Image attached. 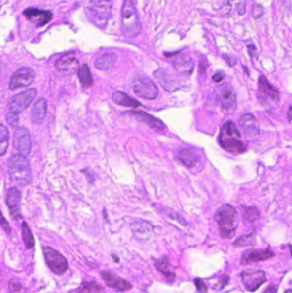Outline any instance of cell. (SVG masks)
Listing matches in <instances>:
<instances>
[{"label": "cell", "instance_id": "obj_31", "mask_svg": "<svg viewBox=\"0 0 292 293\" xmlns=\"http://www.w3.org/2000/svg\"><path fill=\"white\" fill-rule=\"evenodd\" d=\"M256 244V233L252 232L250 234L244 235L237 239L234 245L238 247L243 246H250Z\"/></svg>", "mask_w": 292, "mask_h": 293}, {"label": "cell", "instance_id": "obj_29", "mask_svg": "<svg viewBox=\"0 0 292 293\" xmlns=\"http://www.w3.org/2000/svg\"><path fill=\"white\" fill-rule=\"evenodd\" d=\"M22 238H23V241H24L27 248L30 249V248H34L35 245V237L26 222H23L22 225Z\"/></svg>", "mask_w": 292, "mask_h": 293}, {"label": "cell", "instance_id": "obj_23", "mask_svg": "<svg viewBox=\"0 0 292 293\" xmlns=\"http://www.w3.org/2000/svg\"><path fill=\"white\" fill-rule=\"evenodd\" d=\"M173 65L176 70L182 74H190L194 68L192 60L187 55L179 56L173 60Z\"/></svg>", "mask_w": 292, "mask_h": 293}, {"label": "cell", "instance_id": "obj_40", "mask_svg": "<svg viewBox=\"0 0 292 293\" xmlns=\"http://www.w3.org/2000/svg\"><path fill=\"white\" fill-rule=\"evenodd\" d=\"M237 12L239 16H243L246 12V6H245V2H242L240 4H237Z\"/></svg>", "mask_w": 292, "mask_h": 293}, {"label": "cell", "instance_id": "obj_22", "mask_svg": "<svg viewBox=\"0 0 292 293\" xmlns=\"http://www.w3.org/2000/svg\"><path fill=\"white\" fill-rule=\"evenodd\" d=\"M47 111V102L44 98L39 99L35 104V107L32 111V120L35 124L42 123L45 118Z\"/></svg>", "mask_w": 292, "mask_h": 293}, {"label": "cell", "instance_id": "obj_4", "mask_svg": "<svg viewBox=\"0 0 292 293\" xmlns=\"http://www.w3.org/2000/svg\"><path fill=\"white\" fill-rule=\"evenodd\" d=\"M220 143L223 149L231 153L245 151V145L241 141V135L232 122H226L221 129Z\"/></svg>", "mask_w": 292, "mask_h": 293}, {"label": "cell", "instance_id": "obj_3", "mask_svg": "<svg viewBox=\"0 0 292 293\" xmlns=\"http://www.w3.org/2000/svg\"><path fill=\"white\" fill-rule=\"evenodd\" d=\"M215 220L224 238H233L237 227V211L230 205H224L215 214Z\"/></svg>", "mask_w": 292, "mask_h": 293}, {"label": "cell", "instance_id": "obj_44", "mask_svg": "<svg viewBox=\"0 0 292 293\" xmlns=\"http://www.w3.org/2000/svg\"><path fill=\"white\" fill-rule=\"evenodd\" d=\"M277 287L274 285H271V286H268L267 289L265 290L264 293H277Z\"/></svg>", "mask_w": 292, "mask_h": 293}, {"label": "cell", "instance_id": "obj_1", "mask_svg": "<svg viewBox=\"0 0 292 293\" xmlns=\"http://www.w3.org/2000/svg\"><path fill=\"white\" fill-rule=\"evenodd\" d=\"M8 172L11 181L19 186H26L31 183L32 170L27 156L16 155L8 161Z\"/></svg>", "mask_w": 292, "mask_h": 293}, {"label": "cell", "instance_id": "obj_14", "mask_svg": "<svg viewBox=\"0 0 292 293\" xmlns=\"http://www.w3.org/2000/svg\"><path fill=\"white\" fill-rule=\"evenodd\" d=\"M239 125L247 139H254L260 133V124L250 113H245L239 119Z\"/></svg>", "mask_w": 292, "mask_h": 293}, {"label": "cell", "instance_id": "obj_26", "mask_svg": "<svg viewBox=\"0 0 292 293\" xmlns=\"http://www.w3.org/2000/svg\"><path fill=\"white\" fill-rule=\"evenodd\" d=\"M112 100L117 105H121L124 107H139L141 106V102H139L137 100L119 91L114 92L112 94Z\"/></svg>", "mask_w": 292, "mask_h": 293}, {"label": "cell", "instance_id": "obj_25", "mask_svg": "<svg viewBox=\"0 0 292 293\" xmlns=\"http://www.w3.org/2000/svg\"><path fill=\"white\" fill-rule=\"evenodd\" d=\"M178 158L187 167H193L199 159L196 153L190 149H180L178 154Z\"/></svg>", "mask_w": 292, "mask_h": 293}, {"label": "cell", "instance_id": "obj_13", "mask_svg": "<svg viewBox=\"0 0 292 293\" xmlns=\"http://www.w3.org/2000/svg\"><path fill=\"white\" fill-rule=\"evenodd\" d=\"M259 96L263 104L274 103L279 100L278 90L268 83L265 76H261L259 80Z\"/></svg>", "mask_w": 292, "mask_h": 293}, {"label": "cell", "instance_id": "obj_24", "mask_svg": "<svg viewBox=\"0 0 292 293\" xmlns=\"http://www.w3.org/2000/svg\"><path fill=\"white\" fill-rule=\"evenodd\" d=\"M155 267L170 281H172L175 279V272H174L172 264H171V262H170L167 257H163V258L156 260L155 261Z\"/></svg>", "mask_w": 292, "mask_h": 293}, {"label": "cell", "instance_id": "obj_42", "mask_svg": "<svg viewBox=\"0 0 292 293\" xmlns=\"http://www.w3.org/2000/svg\"><path fill=\"white\" fill-rule=\"evenodd\" d=\"M224 78V75L222 73H216L214 76H213V80L215 83H220Z\"/></svg>", "mask_w": 292, "mask_h": 293}, {"label": "cell", "instance_id": "obj_36", "mask_svg": "<svg viewBox=\"0 0 292 293\" xmlns=\"http://www.w3.org/2000/svg\"><path fill=\"white\" fill-rule=\"evenodd\" d=\"M233 10V6L232 4H230V2H226L220 7V12L221 14L223 15L224 17H229L231 15Z\"/></svg>", "mask_w": 292, "mask_h": 293}, {"label": "cell", "instance_id": "obj_39", "mask_svg": "<svg viewBox=\"0 0 292 293\" xmlns=\"http://www.w3.org/2000/svg\"><path fill=\"white\" fill-rule=\"evenodd\" d=\"M1 226L4 228V230L8 233H10L11 232V227H10V225H9V223H8V221L5 220V218L4 217V215H2V220H1Z\"/></svg>", "mask_w": 292, "mask_h": 293}, {"label": "cell", "instance_id": "obj_35", "mask_svg": "<svg viewBox=\"0 0 292 293\" xmlns=\"http://www.w3.org/2000/svg\"><path fill=\"white\" fill-rule=\"evenodd\" d=\"M252 15L254 19L262 18V16L264 15V8L261 4H254L252 10Z\"/></svg>", "mask_w": 292, "mask_h": 293}, {"label": "cell", "instance_id": "obj_18", "mask_svg": "<svg viewBox=\"0 0 292 293\" xmlns=\"http://www.w3.org/2000/svg\"><path fill=\"white\" fill-rule=\"evenodd\" d=\"M101 277L103 278L107 286L112 289L116 290L117 292L127 291V290L131 289V286H132L131 283L128 282L127 280L121 279L112 272L104 271L101 272Z\"/></svg>", "mask_w": 292, "mask_h": 293}, {"label": "cell", "instance_id": "obj_9", "mask_svg": "<svg viewBox=\"0 0 292 293\" xmlns=\"http://www.w3.org/2000/svg\"><path fill=\"white\" fill-rule=\"evenodd\" d=\"M35 71L28 67H22L11 76L10 90H16L31 85L35 81Z\"/></svg>", "mask_w": 292, "mask_h": 293}, {"label": "cell", "instance_id": "obj_43", "mask_svg": "<svg viewBox=\"0 0 292 293\" xmlns=\"http://www.w3.org/2000/svg\"><path fill=\"white\" fill-rule=\"evenodd\" d=\"M247 50H248L249 55L251 57H254V54L256 53V47H255V45L254 44H250V45H247Z\"/></svg>", "mask_w": 292, "mask_h": 293}, {"label": "cell", "instance_id": "obj_21", "mask_svg": "<svg viewBox=\"0 0 292 293\" xmlns=\"http://www.w3.org/2000/svg\"><path fill=\"white\" fill-rule=\"evenodd\" d=\"M130 113H131L132 115H134L139 119L144 121L145 123H147L152 129H154L155 131H161L165 130V124H163V122L159 120L158 118L152 116L150 114L143 113V112H130Z\"/></svg>", "mask_w": 292, "mask_h": 293}, {"label": "cell", "instance_id": "obj_11", "mask_svg": "<svg viewBox=\"0 0 292 293\" xmlns=\"http://www.w3.org/2000/svg\"><path fill=\"white\" fill-rule=\"evenodd\" d=\"M14 147L22 156H28L31 152V136L27 128L18 127L14 134Z\"/></svg>", "mask_w": 292, "mask_h": 293}, {"label": "cell", "instance_id": "obj_15", "mask_svg": "<svg viewBox=\"0 0 292 293\" xmlns=\"http://www.w3.org/2000/svg\"><path fill=\"white\" fill-rule=\"evenodd\" d=\"M274 256L273 252L270 249H249L243 253L240 262L244 265L252 264L255 262H263Z\"/></svg>", "mask_w": 292, "mask_h": 293}, {"label": "cell", "instance_id": "obj_37", "mask_svg": "<svg viewBox=\"0 0 292 293\" xmlns=\"http://www.w3.org/2000/svg\"><path fill=\"white\" fill-rule=\"evenodd\" d=\"M194 282H195V285H196V288H197V291L200 293H206L207 287H206V283L200 279H195Z\"/></svg>", "mask_w": 292, "mask_h": 293}, {"label": "cell", "instance_id": "obj_34", "mask_svg": "<svg viewBox=\"0 0 292 293\" xmlns=\"http://www.w3.org/2000/svg\"><path fill=\"white\" fill-rule=\"evenodd\" d=\"M6 122L11 127H17L18 123H19L18 113L10 110V112H8L7 114H6Z\"/></svg>", "mask_w": 292, "mask_h": 293}, {"label": "cell", "instance_id": "obj_32", "mask_svg": "<svg viewBox=\"0 0 292 293\" xmlns=\"http://www.w3.org/2000/svg\"><path fill=\"white\" fill-rule=\"evenodd\" d=\"M243 217L248 222H254L260 217V212L256 207H245L243 210Z\"/></svg>", "mask_w": 292, "mask_h": 293}, {"label": "cell", "instance_id": "obj_16", "mask_svg": "<svg viewBox=\"0 0 292 293\" xmlns=\"http://www.w3.org/2000/svg\"><path fill=\"white\" fill-rule=\"evenodd\" d=\"M56 66L61 72L73 74L78 71L79 62L73 53H67L57 60Z\"/></svg>", "mask_w": 292, "mask_h": 293}, {"label": "cell", "instance_id": "obj_12", "mask_svg": "<svg viewBox=\"0 0 292 293\" xmlns=\"http://www.w3.org/2000/svg\"><path fill=\"white\" fill-rule=\"evenodd\" d=\"M216 98L220 106L226 112H232L237 107L236 94L231 87L228 84L218 88L216 90Z\"/></svg>", "mask_w": 292, "mask_h": 293}, {"label": "cell", "instance_id": "obj_30", "mask_svg": "<svg viewBox=\"0 0 292 293\" xmlns=\"http://www.w3.org/2000/svg\"><path fill=\"white\" fill-rule=\"evenodd\" d=\"M9 142H10V133H9L7 127L4 126V124H1V126H0V154H1V156H4L5 152L7 151Z\"/></svg>", "mask_w": 292, "mask_h": 293}, {"label": "cell", "instance_id": "obj_27", "mask_svg": "<svg viewBox=\"0 0 292 293\" xmlns=\"http://www.w3.org/2000/svg\"><path fill=\"white\" fill-rule=\"evenodd\" d=\"M117 60V57L114 53H107L97 59L95 67L100 70H109L113 68Z\"/></svg>", "mask_w": 292, "mask_h": 293}, {"label": "cell", "instance_id": "obj_2", "mask_svg": "<svg viewBox=\"0 0 292 293\" xmlns=\"http://www.w3.org/2000/svg\"><path fill=\"white\" fill-rule=\"evenodd\" d=\"M122 29L124 35L129 38H135L141 33V22L132 0H125L123 4Z\"/></svg>", "mask_w": 292, "mask_h": 293}, {"label": "cell", "instance_id": "obj_41", "mask_svg": "<svg viewBox=\"0 0 292 293\" xmlns=\"http://www.w3.org/2000/svg\"><path fill=\"white\" fill-rule=\"evenodd\" d=\"M206 67H207L206 59L202 60L201 64H200V71H201V73H202L203 75H205V73H206Z\"/></svg>", "mask_w": 292, "mask_h": 293}, {"label": "cell", "instance_id": "obj_38", "mask_svg": "<svg viewBox=\"0 0 292 293\" xmlns=\"http://www.w3.org/2000/svg\"><path fill=\"white\" fill-rule=\"evenodd\" d=\"M22 286L19 283L11 282L10 283V291L12 293H22Z\"/></svg>", "mask_w": 292, "mask_h": 293}, {"label": "cell", "instance_id": "obj_20", "mask_svg": "<svg viewBox=\"0 0 292 293\" xmlns=\"http://www.w3.org/2000/svg\"><path fill=\"white\" fill-rule=\"evenodd\" d=\"M7 205L10 211H11V216L18 220L22 218L21 214L19 213V205L21 200V193L20 191L16 188H11L8 190L7 193Z\"/></svg>", "mask_w": 292, "mask_h": 293}, {"label": "cell", "instance_id": "obj_17", "mask_svg": "<svg viewBox=\"0 0 292 293\" xmlns=\"http://www.w3.org/2000/svg\"><path fill=\"white\" fill-rule=\"evenodd\" d=\"M23 14L26 18L34 22L37 28L44 27L52 18V12L41 11L38 9H28L23 12Z\"/></svg>", "mask_w": 292, "mask_h": 293}, {"label": "cell", "instance_id": "obj_7", "mask_svg": "<svg viewBox=\"0 0 292 293\" xmlns=\"http://www.w3.org/2000/svg\"><path fill=\"white\" fill-rule=\"evenodd\" d=\"M43 253L49 269L57 275H61L67 271L69 268V263L66 257L59 253L58 250L51 247H44Z\"/></svg>", "mask_w": 292, "mask_h": 293}, {"label": "cell", "instance_id": "obj_28", "mask_svg": "<svg viewBox=\"0 0 292 293\" xmlns=\"http://www.w3.org/2000/svg\"><path fill=\"white\" fill-rule=\"evenodd\" d=\"M78 78L80 83L84 88H90L93 85V77L87 65H83L80 67L78 69Z\"/></svg>", "mask_w": 292, "mask_h": 293}, {"label": "cell", "instance_id": "obj_33", "mask_svg": "<svg viewBox=\"0 0 292 293\" xmlns=\"http://www.w3.org/2000/svg\"><path fill=\"white\" fill-rule=\"evenodd\" d=\"M93 290H95V291H101L102 289H101V287L97 283H84L75 293H92Z\"/></svg>", "mask_w": 292, "mask_h": 293}, {"label": "cell", "instance_id": "obj_5", "mask_svg": "<svg viewBox=\"0 0 292 293\" xmlns=\"http://www.w3.org/2000/svg\"><path fill=\"white\" fill-rule=\"evenodd\" d=\"M112 0H90L88 16L90 21L100 28H106L112 12Z\"/></svg>", "mask_w": 292, "mask_h": 293}, {"label": "cell", "instance_id": "obj_10", "mask_svg": "<svg viewBox=\"0 0 292 293\" xmlns=\"http://www.w3.org/2000/svg\"><path fill=\"white\" fill-rule=\"evenodd\" d=\"M37 94V90L35 89H28L22 93H18L12 98L10 104V110L20 113L26 110L32 102L35 100Z\"/></svg>", "mask_w": 292, "mask_h": 293}, {"label": "cell", "instance_id": "obj_45", "mask_svg": "<svg viewBox=\"0 0 292 293\" xmlns=\"http://www.w3.org/2000/svg\"><path fill=\"white\" fill-rule=\"evenodd\" d=\"M287 116H288V119L290 122H292V105L290 107L288 110V113H287Z\"/></svg>", "mask_w": 292, "mask_h": 293}, {"label": "cell", "instance_id": "obj_19", "mask_svg": "<svg viewBox=\"0 0 292 293\" xmlns=\"http://www.w3.org/2000/svg\"><path fill=\"white\" fill-rule=\"evenodd\" d=\"M131 231L139 240H148L154 231V226L148 221H136L131 225Z\"/></svg>", "mask_w": 292, "mask_h": 293}, {"label": "cell", "instance_id": "obj_46", "mask_svg": "<svg viewBox=\"0 0 292 293\" xmlns=\"http://www.w3.org/2000/svg\"><path fill=\"white\" fill-rule=\"evenodd\" d=\"M112 257H113L114 258V261H115V262H119V259H118V257H116V255H112Z\"/></svg>", "mask_w": 292, "mask_h": 293}, {"label": "cell", "instance_id": "obj_48", "mask_svg": "<svg viewBox=\"0 0 292 293\" xmlns=\"http://www.w3.org/2000/svg\"><path fill=\"white\" fill-rule=\"evenodd\" d=\"M285 293H292V292L291 290H288V291H286Z\"/></svg>", "mask_w": 292, "mask_h": 293}, {"label": "cell", "instance_id": "obj_47", "mask_svg": "<svg viewBox=\"0 0 292 293\" xmlns=\"http://www.w3.org/2000/svg\"><path fill=\"white\" fill-rule=\"evenodd\" d=\"M290 249H291V255L292 256V245L290 246Z\"/></svg>", "mask_w": 292, "mask_h": 293}, {"label": "cell", "instance_id": "obj_6", "mask_svg": "<svg viewBox=\"0 0 292 293\" xmlns=\"http://www.w3.org/2000/svg\"><path fill=\"white\" fill-rule=\"evenodd\" d=\"M131 85L134 93L139 97L148 100H155L158 96V88L147 76H135L132 80Z\"/></svg>", "mask_w": 292, "mask_h": 293}, {"label": "cell", "instance_id": "obj_8", "mask_svg": "<svg viewBox=\"0 0 292 293\" xmlns=\"http://www.w3.org/2000/svg\"><path fill=\"white\" fill-rule=\"evenodd\" d=\"M241 278L246 289L250 292L256 291L266 281V274L261 269H246L241 272Z\"/></svg>", "mask_w": 292, "mask_h": 293}]
</instances>
